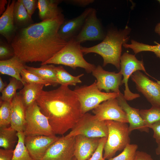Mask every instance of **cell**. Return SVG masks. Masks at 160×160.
<instances>
[{
	"label": "cell",
	"mask_w": 160,
	"mask_h": 160,
	"mask_svg": "<svg viewBox=\"0 0 160 160\" xmlns=\"http://www.w3.org/2000/svg\"><path fill=\"white\" fill-rule=\"evenodd\" d=\"M20 75L23 82L31 84H38L44 85V86L51 85L49 82L34 74L26 69H23Z\"/></svg>",
	"instance_id": "d6a6232c"
},
{
	"label": "cell",
	"mask_w": 160,
	"mask_h": 160,
	"mask_svg": "<svg viewBox=\"0 0 160 160\" xmlns=\"http://www.w3.org/2000/svg\"><path fill=\"white\" fill-rule=\"evenodd\" d=\"M155 43L156 45H150L132 40L130 44L125 43L123 44V46L126 48L132 49L135 54L143 51L152 52L160 59V44L156 42Z\"/></svg>",
	"instance_id": "f1b7e54d"
},
{
	"label": "cell",
	"mask_w": 160,
	"mask_h": 160,
	"mask_svg": "<svg viewBox=\"0 0 160 160\" xmlns=\"http://www.w3.org/2000/svg\"><path fill=\"white\" fill-rule=\"evenodd\" d=\"M92 73L97 79V85L100 90H103L106 92H110L111 91L118 93L120 92L119 88L122 84V75L120 71L117 73L108 71L98 65Z\"/></svg>",
	"instance_id": "5bb4252c"
},
{
	"label": "cell",
	"mask_w": 160,
	"mask_h": 160,
	"mask_svg": "<svg viewBox=\"0 0 160 160\" xmlns=\"http://www.w3.org/2000/svg\"><path fill=\"white\" fill-rule=\"evenodd\" d=\"M93 9L87 8L77 17L65 20L59 30L58 33L60 37L67 42L75 38L80 31L87 17Z\"/></svg>",
	"instance_id": "2e32d148"
},
{
	"label": "cell",
	"mask_w": 160,
	"mask_h": 160,
	"mask_svg": "<svg viewBox=\"0 0 160 160\" xmlns=\"http://www.w3.org/2000/svg\"><path fill=\"white\" fill-rule=\"evenodd\" d=\"M72 160H77L76 158L74 156Z\"/></svg>",
	"instance_id": "7dc6e473"
},
{
	"label": "cell",
	"mask_w": 160,
	"mask_h": 160,
	"mask_svg": "<svg viewBox=\"0 0 160 160\" xmlns=\"http://www.w3.org/2000/svg\"><path fill=\"white\" fill-rule=\"evenodd\" d=\"M100 160H105V159H104L103 158L102 159H101Z\"/></svg>",
	"instance_id": "681fc988"
},
{
	"label": "cell",
	"mask_w": 160,
	"mask_h": 160,
	"mask_svg": "<svg viewBox=\"0 0 160 160\" xmlns=\"http://www.w3.org/2000/svg\"><path fill=\"white\" fill-rule=\"evenodd\" d=\"M13 149H0V160H11L13 154Z\"/></svg>",
	"instance_id": "ab89813d"
},
{
	"label": "cell",
	"mask_w": 160,
	"mask_h": 160,
	"mask_svg": "<svg viewBox=\"0 0 160 160\" xmlns=\"http://www.w3.org/2000/svg\"><path fill=\"white\" fill-rule=\"evenodd\" d=\"M157 82L160 85V81H157Z\"/></svg>",
	"instance_id": "bcb514c9"
},
{
	"label": "cell",
	"mask_w": 160,
	"mask_h": 160,
	"mask_svg": "<svg viewBox=\"0 0 160 160\" xmlns=\"http://www.w3.org/2000/svg\"><path fill=\"white\" fill-rule=\"evenodd\" d=\"M18 141L14 150L11 160H34L30 155L24 143L25 136L23 132H17Z\"/></svg>",
	"instance_id": "83f0119b"
},
{
	"label": "cell",
	"mask_w": 160,
	"mask_h": 160,
	"mask_svg": "<svg viewBox=\"0 0 160 160\" xmlns=\"http://www.w3.org/2000/svg\"><path fill=\"white\" fill-rule=\"evenodd\" d=\"M133 160H153L151 156L146 152L137 151Z\"/></svg>",
	"instance_id": "60d3db41"
},
{
	"label": "cell",
	"mask_w": 160,
	"mask_h": 160,
	"mask_svg": "<svg viewBox=\"0 0 160 160\" xmlns=\"http://www.w3.org/2000/svg\"><path fill=\"white\" fill-rule=\"evenodd\" d=\"M17 132L10 126L0 128V147L4 149H13L17 143Z\"/></svg>",
	"instance_id": "484cf974"
},
{
	"label": "cell",
	"mask_w": 160,
	"mask_h": 160,
	"mask_svg": "<svg viewBox=\"0 0 160 160\" xmlns=\"http://www.w3.org/2000/svg\"><path fill=\"white\" fill-rule=\"evenodd\" d=\"M55 67L52 64L41 65L39 68L26 65L25 68L49 82L51 85L55 87L58 84L57 79Z\"/></svg>",
	"instance_id": "cb8c5ba5"
},
{
	"label": "cell",
	"mask_w": 160,
	"mask_h": 160,
	"mask_svg": "<svg viewBox=\"0 0 160 160\" xmlns=\"http://www.w3.org/2000/svg\"><path fill=\"white\" fill-rule=\"evenodd\" d=\"M8 1L6 0H0V15H1L5 11L6 8L5 6L7 4Z\"/></svg>",
	"instance_id": "b9f144b4"
},
{
	"label": "cell",
	"mask_w": 160,
	"mask_h": 160,
	"mask_svg": "<svg viewBox=\"0 0 160 160\" xmlns=\"http://www.w3.org/2000/svg\"><path fill=\"white\" fill-rule=\"evenodd\" d=\"M73 91L78 98L83 114L105 101L116 98L120 93L101 92L97 87L96 80L89 86L77 87Z\"/></svg>",
	"instance_id": "8992f818"
},
{
	"label": "cell",
	"mask_w": 160,
	"mask_h": 160,
	"mask_svg": "<svg viewBox=\"0 0 160 160\" xmlns=\"http://www.w3.org/2000/svg\"><path fill=\"white\" fill-rule=\"evenodd\" d=\"M36 102L55 135H63L71 129L83 115L76 94L68 85L43 90Z\"/></svg>",
	"instance_id": "7a4b0ae2"
},
{
	"label": "cell",
	"mask_w": 160,
	"mask_h": 160,
	"mask_svg": "<svg viewBox=\"0 0 160 160\" xmlns=\"http://www.w3.org/2000/svg\"><path fill=\"white\" fill-rule=\"evenodd\" d=\"M107 140V138L105 137L100 138L96 150L88 160H100L103 158V152Z\"/></svg>",
	"instance_id": "d590c367"
},
{
	"label": "cell",
	"mask_w": 160,
	"mask_h": 160,
	"mask_svg": "<svg viewBox=\"0 0 160 160\" xmlns=\"http://www.w3.org/2000/svg\"><path fill=\"white\" fill-rule=\"evenodd\" d=\"M59 137L45 135L25 136V144L34 160H42L48 149Z\"/></svg>",
	"instance_id": "9a60e30c"
},
{
	"label": "cell",
	"mask_w": 160,
	"mask_h": 160,
	"mask_svg": "<svg viewBox=\"0 0 160 160\" xmlns=\"http://www.w3.org/2000/svg\"><path fill=\"white\" fill-rule=\"evenodd\" d=\"M66 3L81 7H84L93 3L94 0H67Z\"/></svg>",
	"instance_id": "74e56055"
},
{
	"label": "cell",
	"mask_w": 160,
	"mask_h": 160,
	"mask_svg": "<svg viewBox=\"0 0 160 160\" xmlns=\"http://www.w3.org/2000/svg\"><path fill=\"white\" fill-rule=\"evenodd\" d=\"M108 130V136L104 148L103 158H112L118 151L130 143L129 126L127 123L112 120L105 121Z\"/></svg>",
	"instance_id": "5b68a950"
},
{
	"label": "cell",
	"mask_w": 160,
	"mask_h": 160,
	"mask_svg": "<svg viewBox=\"0 0 160 160\" xmlns=\"http://www.w3.org/2000/svg\"><path fill=\"white\" fill-rule=\"evenodd\" d=\"M25 63L15 55L8 60H0V74L15 78L21 81L24 85L20 73L23 69L25 68Z\"/></svg>",
	"instance_id": "44dd1931"
},
{
	"label": "cell",
	"mask_w": 160,
	"mask_h": 160,
	"mask_svg": "<svg viewBox=\"0 0 160 160\" xmlns=\"http://www.w3.org/2000/svg\"><path fill=\"white\" fill-rule=\"evenodd\" d=\"M130 31L127 26L123 30H110L100 43L90 47L81 46L82 52L85 55L91 53L98 54L103 58V66L111 64L119 69L122 47L129 40Z\"/></svg>",
	"instance_id": "3957f363"
},
{
	"label": "cell",
	"mask_w": 160,
	"mask_h": 160,
	"mask_svg": "<svg viewBox=\"0 0 160 160\" xmlns=\"http://www.w3.org/2000/svg\"><path fill=\"white\" fill-rule=\"evenodd\" d=\"M153 132V137L157 144L160 143V121L156 122L149 127Z\"/></svg>",
	"instance_id": "f35d334b"
},
{
	"label": "cell",
	"mask_w": 160,
	"mask_h": 160,
	"mask_svg": "<svg viewBox=\"0 0 160 160\" xmlns=\"http://www.w3.org/2000/svg\"><path fill=\"white\" fill-rule=\"evenodd\" d=\"M65 20L63 14L57 17L18 29L10 44L15 55L25 63H42L49 59L68 42L58 33Z\"/></svg>",
	"instance_id": "6da1fadb"
},
{
	"label": "cell",
	"mask_w": 160,
	"mask_h": 160,
	"mask_svg": "<svg viewBox=\"0 0 160 160\" xmlns=\"http://www.w3.org/2000/svg\"><path fill=\"white\" fill-rule=\"evenodd\" d=\"M157 144V147L156 149V153L157 155H160V143Z\"/></svg>",
	"instance_id": "f6af8a7d"
},
{
	"label": "cell",
	"mask_w": 160,
	"mask_h": 160,
	"mask_svg": "<svg viewBox=\"0 0 160 160\" xmlns=\"http://www.w3.org/2000/svg\"><path fill=\"white\" fill-rule=\"evenodd\" d=\"M120 71L123 76L122 83L125 86L124 95L125 99L130 101L140 97L139 94L133 93L130 91L128 81L129 78L136 71H142L147 74L143 61L138 60L134 55L125 52L120 58Z\"/></svg>",
	"instance_id": "9c48e42d"
},
{
	"label": "cell",
	"mask_w": 160,
	"mask_h": 160,
	"mask_svg": "<svg viewBox=\"0 0 160 160\" xmlns=\"http://www.w3.org/2000/svg\"><path fill=\"white\" fill-rule=\"evenodd\" d=\"M24 7L30 16H32L37 8L38 0H21Z\"/></svg>",
	"instance_id": "8d00e7d4"
},
{
	"label": "cell",
	"mask_w": 160,
	"mask_h": 160,
	"mask_svg": "<svg viewBox=\"0 0 160 160\" xmlns=\"http://www.w3.org/2000/svg\"><path fill=\"white\" fill-rule=\"evenodd\" d=\"M23 86V84L21 81L14 78H10L9 84L1 92L0 100L11 103L17 93V90Z\"/></svg>",
	"instance_id": "f546056e"
},
{
	"label": "cell",
	"mask_w": 160,
	"mask_h": 160,
	"mask_svg": "<svg viewBox=\"0 0 160 160\" xmlns=\"http://www.w3.org/2000/svg\"><path fill=\"white\" fill-rule=\"evenodd\" d=\"M16 1H9L5 11L0 17V33L11 44L17 30L14 23L13 10Z\"/></svg>",
	"instance_id": "ffe728a7"
},
{
	"label": "cell",
	"mask_w": 160,
	"mask_h": 160,
	"mask_svg": "<svg viewBox=\"0 0 160 160\" xmlns=\"http://www.w3.org/2000/svg\"><path fill=\"white\" fill-rule=\"evenodd\" d=\"M26 122L23 133L25 136H56L48 118L41 111L36 102L26 108Z\"/></svg>",
	"instance_id": "ba28073f"
},
{
	"label": "cell",
	"mask_w": 160,
	"mask_h": 160,
	"mask_svg": "<svg viewBox=\"0 0 160 160\" xmlns=\"http://www.w3.org/2000/svg\"><path fill=\"white\" fill-rule=\"evenodd\" d=\"M81 43L73 38L53 56L41 65L55 64L69 66L74 69L79 67L88 73H92L96 66L84 59Z\"/></svg>",
	"instance_id": "277c9868"
},
{
	"label": "cell",
	"mask_w": 160,
	"mask_h": 160,
	"mask_svg": "<svg viewBox=\"0 0 160 160\" xmlns=\"http://www.w3.org/2000/svg\"><path fill=\"white\" fill-rule=\"evenodd\" d=\"M7 84L2 81L1 77H0V92H1L7 86Z\"/></svg>",
	"instance_id": "7bdbcfd3"
},
{
	"label": "cell",
	"mask_w": 160,
	"mask_h": 160,
	"mask_svg": "<svg viewBox=\"0 0 160 160\" xmlns=\"http://www.w3.org/2000/svg\"><path fill=\"white\" fill-rule=\"evenodd\" d=\"M10 126L17 132H23L26 122V108L22 97L17 93L11 102Z\"/></svg>",
	"instance_id": "ac0fdd59"
},
{
	"label": "cell",
	"mask_w": 160,
	"mask_h": 160,
	"mask_svg": "<svg viewBox=\"0 0 160 160\" xmlns=\"http://www.w3.org/2000/svg\"><path fill=\"white\" fill-rule=\"evenodd\" d=\"M66 137L82 135L89 138H107L108 130L105 121L99 120L94 115L83 114Z\"/></svg>",
	"instance_id": "52a82bcc"
},
{
	"label": "cell",
	"mask_w": 160,
	"mask_h": 160,
	"mask_svg": "<svg viewBox=\"0 0 160 160\" xmlns=\"http://www.w3.org/2000/svg\"><path fill=\"white\" fill-rule=\"evenodd\" d=\"M13 16L15 24L17 30L25 28L33 23L32 17L28 14L21 0L15 1Z\"/></svg>",
	"instance_id": "d4e9b609"
},
{
	"label": "cell",
	"mask_w": 160,
	"mask_h": 160,
	"mask_svg": "<svg viewBox=\"0 0 160 160\" xmlns=\"http://www.w3.org/2000/svg\"><path fill=\"white\" fill-rule=\"evenodd\" d=\"M15 55L14 51L10 44L0 41V60H8Z\"/></svg>",
	"instance_id": "e575fe53"
},
{
	"label": "cell",
	"mask_w": 160,
	"mask_h": 160,
	"mask_svg": "<svg viewBox=\"0 0 160 160\" xmlns=\"http://www.w3.org/2000/svg\"><path fill=\"white\" fill-rule=\"evenodd\" d=\"M155 32L160 36V23H157L155 28Z\"/></svg>",
	"instance_id": "ee69618b"
},
{
	"label": "cell",
	"mask_w": 160,
	"mask_h": 160,
	"mask_svg": "<svg viewBox=\"0 0 160 160\" xmlns=\"http://www.w3.org/2000/svg\"><path fill=\"white\" fill-rule=\"evenodd\" d=\"M116 98L119 105L127 115L129 124V133L135 129L148 133L149 128L145 124L140 114V110L130 106L127 103L124 94L121 92Z\"/></svg>",
	"instance_id": "e0dca14e"
},
{
	"label": "cell",
	"mask_w": 160,
	"mask_h": 160,
	"mask_svg": "<svg viewBox=\"0 0 160 160\" xmlns=\"http://www.w3.org/2000/svg\"><path fill=\"white\" fill-rule=\"evenodd\" d=\"M0 128L8 127L11 122V103L0 100Z\"/></svg>",
	"instance_id": "1f68e13d"
},
{
	"label": "cell",
	"mask_w": 160,
	"mask_h": 160,
	"mask_svg": "<svg viewBox=\"0 0 160 160\" xmlns=\"http://www.w3.org/2000/svg\"><path fill=\"white\" fill-rule=\"evenodd\" d=\"M57 79L58 84L61 85L75 86L82 82L80 78L84 74L74 76L70 74L62 66L55 67Z\"/></svg>",
	"instance_id": "4316f807"
},
{
	"label": "cell",
	"mask_w": 160,
	"mask_h": 160,
	"mask_svg": "<svg viewBox=\"0 0 160 160\" xmlns=\"http://www.w3.org/2000/svg\"><path fill=\"white\" fill-rule=\"evenodd\" d=\"M140 113L148 128L152 124L160 121V107L152 106L148 109L140 110Z\"/></svg>",
	"instance_id": "4dcf8cb0"
},
{
	"label": "cell",
	"mask_w": 160,
	"mask_h": 160,
	"mask_svg": "<svg viewBox=\"0 0 160 160\" xmlns=\"http://www.w3.org/2000/svg\"><path fill=\"white\" fill-rule=\"evenodd\" d=\"M62 0H38L39 17L42 21L58 17L63 13L59 4Z\"/></svg>",
	"instance_id": "7402d4cb"
},
{
	"label": "cell",
	"mask_w": 160,
	"mask_h": 160,
	"mask_svg": "<svg viewBox=\"0 0 160 160\" xmlns=\"http://www.w3.org/2000/svg\"><path fill=\"white\" fill-rule=\"evenodd\" d=\"M93 112L99 121L112 120L128 123L126 113L116 98L105 101L93 109Z\"/></svg>",
	"instance_id": "4fadbf2b"
},
{
	"label": "cell",
	"mask_w": 160,
	"mask_h": 160,
	"mask_svg": "<svg viewBox=\"0 0 160 160\" xmlns=\"http://www.w3.org/2000/svg\"><path fill=\"white\" fill-rule=\"evenodd\" d=\"M138 147L137 144H128L119 154L108 160H133Z\"/></svg>",
	"instance_id": "836d02e7"
},
{
	"label": "cell",
	"mask_w": 160,
	"mask_h": 160,
	"mask_svg": "<svg viewBox=\"0 0 160 160\" xmlns=\"http://www.w3.org/2000/svg\"><path fill=\"white\" fill-rule=\"evenodd\" d=\"M76 137H59L49 148L42 160H72Z\"/></svg>",
	"instance_id": "8fae6325"
},
{
	"label": "cell",
	"mask_w": 160,
	"mask_h": 160,
	"mask_svg": "<svg viewBox=\"0 0 160 160\" xmlns=\"http://www.w3.org/2000/svg\"><path fill=\"white\" fill-rule=\"evenodd\" d=\"M100 138L76 136L74 156L77 160H88L96 150Z\"/></svg>",
	"instance_id": "d6986e66"
},
{
	"label": "cell",
	"mask_w": 160,
	"mask_h": 160,
	"mask_svg": "<svg viewBox=\"0 0 160 160\" xmlns=\"http://www.w3.org/2000/svg\"><path fill=\"white\" fill-rule=\"evenodd\" d=\"M44 86L41 84L25 83L19 93L21 95L26 108L36 102Z\"/></svg>",
	"instance_id": "603a6c76"
},
{
	"label": "cell",
	"mask_w": 160,
	"mask_h": 160,
	"mask_svg": "<svg viewBox=\"0 0 160 160\" xmlns=\"http://www.w3.org/2000/svg\"><path fill=\"white\" fill-rule=\"evenodd\" d=\"M157 1H158L159 4H160V0H158Z\"/></svg>",
	"instance_id": "c3c4849f"
},
{
	"label": "cell",
	"mask_w": 160,
	"mask_h": 160,
	"mask_svg": "<svg viewBox=\"0 0 160 160\" xmlns=\"http://www.w3.org/2000/svg\"><path fill=\"white\" fill-rule=\"evenodd\" d=\"M137 90L141 92L152 106L160 107V85L138 71L131 76Z\"/></svg>",
	"instance_id": "30bf717a"
},
{
	"label": "cell",
	"mask_w": 160,
	"mask_h": 160,
	"mask_svg": "<svg viewBox=\"0 0 160 160\" xmlns=\"http://www.w3.org/2000/svg\"><path fill=\"white\" fill-rule=\"evenodd\" d=\"M105 36L97 17V11L93 8L87 17L80 31L74 38L81 44L87 41L103 40Z\"/></svg>",
	"instance_id": "7c38bea8"
}]
</instances>
